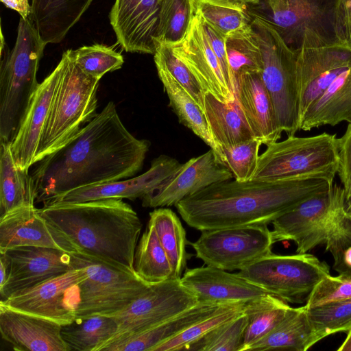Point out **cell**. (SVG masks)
I'll use <instances>...</instances> for the list:
<instances>
[{
	"label": "cell",
	"instance_id": "6da1fadb",
	"mask_svg": "<svg viewBox=\"0 0 351 351\" xmlns=\"http://www.w3.org/2000/svg\"><path fill=\"white\" fill-rule=\"evenodd\" d=\"M150 143L123 125L113 101L64 147L36 166L37 199L45 204L69 191L133 177L143 165Z\"/></svg>",
	"mask_w": 351,
	"mask_h": 351
},
{
	"label": "cell",
	"instance_id": "7a4b0ae2",
	"mask_svg": "<svg viewBox=\"0 0 351 351\" xmlns=\"http://www.w3.org/2000/svg\"><path fill=\"white\" fill-rule=\"evenodd\" d=\"M326 178L214 183L175 206L190 227L203 231L268 225L307 199L333 185Z\"/></svg>",
	"mask_w": 351,
	"mask_h": 351
},
{
	"label": "cell",
	"instance_id": "3957f363",
	"mask_svg": "<svg viewBox=\"0 0 351 351\" xmlns=\"http://www.w3.org/2000/svg\"><path fill=\"white\" fill-rule=\"evenodd\" d=\"M39 212L73 252L135 272L134 254L143 225L123 199L47 204Z\"/></svg>",
	"mask_w": 351,
	"mask_h": 351
},
{
	"label": "cell",
	"instance_id": "277c9868",
	"mask_svg": "<svg viewBox=\"0 0 351 351\" xmlns=\"http://www.w3.org/2000/svg\"><path fill=\"white\" fill-rule=\"evenodd\" d=\"M45 44L31 17L20 18L10 51L1 31L0 142H11L38 88L36 79Z\"/></svg>",
	"mask_w": 351,
	"mask_h": 351
},
{
	"label": "cell",
	"instance_id": "5b68a950",
	"mask_svg": "<svg viewBox=\"0 0 351 351\" xmlns=\"http://www.w3.org/2000/svg\"><path fill=\"white\" fill-rule=\"evenodd\" d=\"M59 64L60 79L34 164L64 147L97 114L99 80L84 74L69 50Z\"/></svg>",
	"mask_w": 351,
	"mask_h": 351
},
{
	"label": "cell",
	"instance_id": "8992f818",
	"mask_svg": "<svg viewBox=\"0 0 351 351\" xmlns=\"http://www.w3.org/2000/svg\"><path fill=\"white\" fill-rule=\"evenodd\" d=\"M339 163V141L335 134L289 135L285 140L267 145L259 155L252 180L326 178L334 181Z\"/></svg>",
	"mask_w": 351,
	"mask_h": 351
},
{
	"label": "cell",
	"instance_id": "52a82bcc",
	"mask_svg": "<svg viewBox=\"0 0 351 351\" xmlns=\"http://www.w3.org/2000/svg\"><path fill=\"white\" fill-rule=\"evenodd\" d=\"M251 26L260 45L261 75L273 104L279 128L288 136L300 130V86L297 52L267 21L251 14Z\"/></svg>",
	"mask_w": 351,
	"mask_h": 351
},
{
	"label": "cell",
	"instance_id": "ba28073f",
	"mask_svg": "<svg viewBox=\"0 0 351 351\" xmlns=\"http://www.w3.org/2000/svg\"><path fill=\"white\" fill-rule=\"evenodd\" d=\"M72 265L82 267L86 279L80 285L76 318L109 316L127 308L150 285L130 271L83 252L70 253Z\"/></svg>",
	"mask_w": 351,
	"mask_h": 351
},
{
	"label": "cell",
	"instance_id": "9c48e42d",
	"mask_svg": "<svg viewBox=\"0 0 351 351\" xmlns=\"http://www.w3.org/2000/svg\"><path fill=\"white\" fill-rule=\"evenodd\" d=\"M239 276L287 303L306 302L330 267L309 253L265 256L237 273Z\"/></svg>",
	"mask_w": 351,
	"mask_h": 351
},
{
	"label": "cell",
	"instance_id": "30bf717a",
	"mask_svg": "<svg viewBox=\"0 0 351 351\" xmlns=\"http://www.w3.org/2000/svg\"><path fill=\"white\" fill-rule=\"evenodd\" d=\"M268 225L245 226L201 231L189 245L206 265L226 271L241 270L272 254L274 244Z\"/></svg>",
	"mask_w": 351,
	"mask_h": 351
},
{
	"label": "cell",
	"instance_id": "8fae6325",
	"mask_svg": "<svg viewBox=\"0 0 351 351\" xmlns=\"http://www.w3.org/2000/svg\"><path fill=\"white\" fill-rule=\"evenodd\" d=\"M197 302L195 296L182 285L180 278H171L150 285L148 289L127 308L109 315L115 320L118 328L104 346L152 328Z\"/></svg>",
	"mask_w": 351,
	"mask_h": 351
},
{
	"label": "cell",
	"instance_id": "7c38bea8",
	"mask_svg": "<svg viewBox=\"0 0 351 351\" xmlns=\"http://www.w3.org/2000/svg\"><path fill=\"white\" fill-rule=\"evenodd\" d=\"M67 272L16 293L0 302L24 313L42 317L61 326L75 320L80 302V285L87 274L74 265Z\"/></svg>",
	"mask_w": 351,
	"mask_h": 351
},
{
	"label": "cell",
	"instance_id": "4fadbf2b",
	"mask_svg": "<svg viewBox=\"0 0 351 351\" xmlns=\"http://www.w3.org/2000/svg\"><path fill=\"white\" fill-rule=\"evenodd\" d=\"M343 193V186L333 184L276 219L271 223L274 243L292 241L297 253H306L325 244L332 210Z\"/></svg>",
	"mask_w": 351,
	"mask_h": 351
},
{
	"label": "cell",
	"instance_id": "5bb4252c",
	"mask_svg": "<svg viewBox=\"0 0 351 351\" xmlns=\"http://www.w3.org/2000/svg\"><path fill=\"white\" fill-rule=\"evenodd\" d=\"M297 69L300 124L308 108L339 75L351 69V48L335 40L302 45L297 50Z\"/></svg>",
	"mask_w": 351,
	"mask_h": 351
},
{
	"label": "cell",
	"instance_id": "9a60e30c",
	"mask_svg": "<svg viewBox=\"0 0 351 351\" xmlns=\"http://www.w3.org/2000/svg\"><path fill=\"white\" fill-rule=\"evenodd\" d=\"M0 254L8 265L7 279L0 287L1 300L74 268L69 253L52 247L20 246Z\"/></svg>",
	"mask_w": 351,
	"mask_h": 351
},
{
	"label": "cell",
	"instance_id": "2e32d148",
	"mask_svg": "<svg viewBox=\"0 0 351 351\" xmlns=\"http://www.w3.org/2000/svg\"><path fill=\"white\" fill-rule=\"evenodd\" d=\"M331 9L322 0H284L274 12L254 8L249 11L271 23L286 43L292 49L297 46V50L302 45L334 40L328 38L326 28L327 23L331 26Z\"/></svg>",
	"mask_w": 351,
	"mask_h": 351
},
{
	"label": "cell",
	"instance_id": "e0dca14e",
	"mask_svg": "<svg viewBox=\"0 0 351 351\" xmlns=\"http://www.w3.org/2000/svg\"><path fill=\"white\" fill-rule=\"evenodd\" d=\"M232 178L231 171L217 162L210 149L182 164L173 175L142 198V205L148 208L175 206L205 187Z\"/></svg>",
	"mask_w": 351,
	"mask_h": 351
},
{
	"label": "cell",
	"instance_id": "ac0fdd59",
	"mask_svg": "<svg viewBox=\"0 0 351 351\" xmlns=\"http://www.w3.org/2000/svg\"><path fill=\"white\" fill-rule=\"evenodd\" d=\"M181 165L176 158L160 155L152 160L147 171L136 177L77 188L52 198L44 205L143 198L173 175Z\"/></svg>",
	"mask_w": 351,
	"mask_h": 351
},
{
	"label": "cell",
	"instance_id": "d6986e66",
	"mask_svg": "<svg viewBox=\"0 0 351 351\" xmlns=\"http://www.w3.org/2000/svg\"><path fill=\"white\" fill-rule=\"evenodd\" d=\"M161 0H115L109 14L117 42L128 52L154 54Z\"/></svg>",
	"mask_w": 351,
	"mask_h": 351
},
{
	"label": "cell",
	"instance_id": "ffe728a7",
	"mask_svg": "<svg viewBox=\"0 0 351 351\" xmlns=\"http://www.w3.org/2000/svg\"><path fill=\"white\" fill-rule=\"evenodd\" d=\"M172 47L176 55L195 75L205 93H210L226 104L236 100L210 47L202 19L198 14L195 13L185 38Z\"/></svg>",
	"mask_w": 351,
	"mask_h": 351
},
{
	"label": "cell",
	"instance_id": "44dd1931",
	"mask_svg": "<svg viewBox=\"0 0 351 351\" xmlns=\"http://www.w3.org/2000/svg\"><path fill=\"white\" fill-rule=\"evenodd\" d=\"M180 282L202 303H247L268 293L237 273L208 265L185 269Z\"/></svg>",
	"mask_w": 351,
	"mask_h": 351
},
{
	"label": "cell",
	"instance_id": "7402d4cb",
	"mask_svg": "<svg viewBox=\"0 0 351 351\" xmlns=\"http://www.w3.org/2000/svg\"><path fill=\"white\" fill-rule=\"evenodd\" d=\"M52 320L11 308L0 302L2 338L16 351H71Z\"/></svg>",
	"mask_w": 351,
	"mask_h": 351
},
{
	"label": "cell",
	"instance_id": "603a6c76",
	"mask_svg": "<svg viewBox=\"0 0 351 351\" xmlns=\"http://www.w3.org/2000/svg\"><path fill=\"white\" fill-rule=\"evenodd\" d=\"M60 75L58 63L34 93L19 129L10 142L18 167L29 169L34 165L42 134L48 118Z\"/></svg>",
	"mask_w": 351,
	"mask_h": 351
},
{
	"label": "cell",
	"instance_id": "cb8c5ba5",
	"mask_svg": "<svg viewBox=\"0 0 351 351\" xmlns=\"http://www.w3.org/2000/svg\"><path fill=\"white\" fill-rule=\"evenodd\" d=\"M20 246L73 252L53 231L34 205H24L0 217V253Z\"/></svg>",
	"mask_w": 351,
	"mask_h": 351
},
{
	"label": "cell",
	"instance_id": "d4e9b609",
	"mask_svg": "<svg viewBox=\"0 0 351 351\" xmlns=\"http://www.w3.org/2000/svg\"><path fill=\"white\" fill-rule=\"evenodd\" d=\"M235 97L255 138L265 145L280 138L282 131L260 73L243 75L237 85Z\"/></svg>",
	"mask_w": 351,
	"mask_h": 351
},
{
	"label": "cell",
	"instance_id": "484cf974",
	"mask_svg": "<svg viewBox=\"0 0 351 351\" xmlns=\"http://www.w3.org/2000/svg\"><path fill=\"white\" fill-rule=\"evenodd\" d=\"M222 305L223 304L197 302L187 310L152 328L110 343L101 350L152 351L157 346L211 315Z\"/></svg>",
	"mask_w": 351,
	"mask_h": 351
},
{
	"label": "cell",
	"instance_id": "4316f807",
	"mask_svg": "<svg viewBox=\"0 0 351 351\" xmlns=\"http://www.w3.org/2000/svg\"><path fill=\"white\" fill-rule=\"evenodd\" d=\"M93 0H32L30 17L45 44L61 42Z\"/></svg>",
	"mask_w": 351,
	"mask_h": 351
},
{
	"label": "cell",
	"instance_id": "83f0119b",
	"mask_svg": "<svg viewBox=\"0 0 351 351\" xmlns=\"http://www.w3.org/2000/svg\"><path fill=\"white\" fill-rule=\"evenodd\" d=\"M351 123V69L339 75L303 115L300 130Z\"/></svg>",
	"mask_w": 351,
	"mask_h": 351
},
{
	"label": "cell",
	"instance_id": "f1b7e54d",
	"mask_svg": "<svg viewBox=\"0 0 351 351\" xmlns=\"http://www.w3.org/2000/svg\"><path fill=\"white\" fill-rule=\"evenodd\" d=\"M159 79L167 93L169 107L177 115L180 123L190 129L213 150L217 162L226 166L222 149L215 143L210 133L204 112L186 90L168 72L156 68Z\"/></svg>",
	"mask_w": 351,
	"mask_h": 351
},
{
	"label": "cell",
	"instance_id": "f546056e",
	"mask_svg": "<svg viewBox=\"0 0 351 351\" xmlns=\"http://www.w3.org/2000/svg\"><path fill=\"white\" fill-rule=\"evenodd\" d=\"M320 340L304 305L293 308L272 331L249 350L306 351Z\"/></svg>",
	"mask_w": 351,
	"mask_h": 351
},
{
	"label": "cell",
	"instance_id": "4dcf8cb0",
	"mask_svg": "<svg viewBox=\"0 0 351 351\" xmlns=\"http://www.w3.org/2000/svg\"><path fill=\"white\" fill-rule=\"evenodd\" d=\"M204 112L212 136L221 149L255 138L237 100L226 104L206 93Z\"/></svg>",
	"mask_w": 351,
	"mask_h": 351
},
{
	"label": "cell",
	"instance_id": "1f68e13d",
	"mask_svg": "<svg viewBox=\"0 0 351 351\" xmlns=\"http://www.w3.org/2000/svg\"><path fill=\"white\" fill-rule=\"evenodd\" d=\"M37 194L29 169L17 167L10 142H0V217L24 205H34Z\"/></svg>",
	"mask_w": 351,
	"mask_h": 351
},
{
	"label": "cell",
	"instance_id": "d6a6232c",
	"mask_svg": "<svg viewBox=\"0 0 351 351\" xmlns=\"http://www.w3.org/2000/svg\"><path fill=\"white\" fill-rule=\"evenodd\" d=\"M287 302L271 293L247 302L244 313L248 323L241 351L249 350L272 331L293 310Z\"/></svg>",
	"mask_w": 351,
	"mask_h": 351
},
{
	"label": "cell",
	"instance_id": "836d02e7",
	"mask_svg": "<svg viewBox=\"0 0 351 351\" xmlns=\"http://www.w3.org/2000/svg\"><path fill=\"white\" fill-rule=\"evenodd\" d=\"M149 223L167 255L174 277L180 278L189 256L186 250L189 242L180 219L170 208L160 207L149 213Z\"/></svg>",
	"mask_w": 351,
	"mask_h": 351
},
{
	"label": "cell",
	"instance_id": "e575fe53",
	"mask_svg": "<svg viewBox=\"0 0 351 351\" xmlns=\"http://www.w3.org/2000/svg\"><path fill=\"white\" fill-rule=\"evenodd\" d=\"M117 328L112 317L95 315L62 326L61 335L71 350L101 351Z\"/></svg>",
	"mask_w": 351,
	"mask_h": 351
},
{
	"label": "cell",
	"instance_id": "d590c367",
	"mask_svg": "<svg viewBox=\"0 0 351 351\" xmlns=\"http://www.w3.org/2000/svg\"><path fill=\"white\" fill-rule=\"evenodd\" d=\"M134 269L149 285L176 278L156 230L149 222L136 248Z\"/></svg>",
	"mask_w": 351,
	"mask_h": 351
},
{
	"label": "cell",
	"instance_id": "8d00e7d4",
	"mask_svg": "<svg viewBox=\"0 0 351 351\" xmlns=\"http://www.w3.org/2000/svg\"><path fill=\"white\" fill-rule=\"evenodd\" d=\"M226 49L236 87L240 78L247 73H261L262 53L251 24L226 37Z\"/></svg>",
	"mask_w": 351,
	"mask_h": 351
},
{
	"label": "cell",
	"instance_id": "74e56055",
	"mask_svg": "<svg viewBox=\"0 0 351 351\" xmlns=\"http://www.w3.org/2000/svg\"><path fill=\"white\" fill-rule=\"evenodd\" d=\"M195 3L202 20L226 37L252 19L247 5L234 0H195Z\"/></svg>",
	"mask_w": 351,
	"mask_h": 351
},
{
	"label": "cell",
	"instance_id": "f35d334b",
	"mask_svg": "<svg viewBox=\"0 0 351 351\" xmlns=\"http://www.w3.org/2000/svg\"><path fill=\"white\" fill-rule=\"evenodd\" d=\"M195 13V0H161L157 46L180 43L187 35Z\"/></svg>",
	"mask_w": 351,
	"mask_h": 351
},
{
	"label": "cell",
	"instance_id": "ab89813d",
	"mask_svg": "<svg viewBox=\"0 0 351 351\" xmlns=\"http://www.w3.org/2000/svg\"><path fill=\"white\" fill-rule=\"evenodd\" d=\"M247 303L222 305L215 313L197 322L176 337L160 343L152 351L187 350V348L209 331L244 313Z\"/></svg>",
	"mask_w": 351,
	"mask_h": 351
},
{
	"label": "cell",
	"instance_id": "60d3db41",
	"mask_svg": "<svg viewBox=\"0 0 351 351\" xmlns=\"http://www.w3.org/2000/svg\"><path fill=\"white\" fill-rule=\"evenodd\" d=\"M247 323V315L243 313L209 331L187 350L241 351Z\"/></svg>",
	"mask_w": 351,
	"mask_h": 351
},
{
	"label": "cell",
	"instance_id": "b9f144b4",
	"mask_svg": "<svg viewBox=\"0 0 351 351\" xmlns=\"http://www.w3.org/2000/svg\"><path fill=\"white\" fill-rule=\"evenodd\" d=\"M70 56L86 75L99 80L107 73L121 68L123 56L112 48L95 44L75 50L69 49Z\"/></svg>",
	"mask_w": 351,
	"mask_h": 351
},
{
	"label": "cell",
	"instance_id": "7bdbcfd3",
	"mask_svg": "<svg viewBox=\"0 0 351 351\" xmlns=\"http://www.w3.org/2000/svg\"><path fill=\"white\" fill-rule=\"evenodd\" d=\"M344 193L336 201L331 212L325 243L326 252L333 258V269L340 272L342 256L351 246V219L346 215L344 207Z\"/></svg>",
	"mask_w": 351,
	"mask_h": 351
},
{
	"label": "cell",
	"instance_id": "ee69618b",
	"mask_svg": "<svg viewBox=\"0 0 351 351\" xmlns=\"http://www.w3.org/2000/svg\"><path fill=\"white\" fill-rule=\"evenodd\" d=\"M308 316L321 339L351 329V298L311 308Z\"/></svg>",
	"mask_w": 351,
	"mask_h": 351
},
{
	"label": "cell",
	"instance_id": "f6af8a7d",
	"mask_svg": "<svg viewBox=\"0 0 351 351\" xmlns=\"http://www.w3.org/2000/svg\"><path fill=\"white\" fill-rule=\"evenodd\" d=\"M154 59L156 67L168 72L186 90L204 111L206 93L193 73L173 52L172 46L158 45Z\"/></svg>",
	"mask_w": 351,
	"mask_h": 351
},
{
	"label": "cell",
	"instance_id": "bcb514c9",
	"mask_svg": "<svg viewBox=\"0 0 351 351\" xmlns=\"http://www.w3.org/2000/svg\"><path fill=\"white\" fill-rule=\"evenodd\" d=\"M261 141L254 138L235 146L222 148L226 166L239 182L251 180L257 166Z\"/></svg>",
	"mask_w": 351,
	"mask_h": 351
},
{
	"label": "cell",
	"instance_id": "7dc6e473",
	"mask_svg": "<svg viewBox=\"0 0 351 351\" xmlns=\"http://www.w3.org/2000/svg\"><path fill=\"white\" fill-rule=\"evenodd\" d=\"M351 298V273L329 275L322 279L310 293L305 306L311 308Z\"/></svg>",
	"mask_w": 351,
	"mask_h": 351
},
{
	"label": "cell",
	"instance_id": "c3c4849f",
	"mask_svg": "<svg viewBox=\"0 0 351 351\" xmlns=\"http://www.w3.org/2000/svg\"><path fill=\"white\" fill-rule=\"evenodd\" d=\"M331 27L334 40L351 48V0H333Z\"/></svg>",
	"mask_w": 351,
	"mask_h": 351
},
{
	"label": "cell",
	"instance_id": "681fc988",
	"mask_svg": "<svg viewBox=\"0 0 351 351\" xmlns=\"http://www.w3.org/2000/svg\"><path fill=\"white\" fill-rule=\"evenodd\" d=\"M202 23L210 47L219 62L228 86L235 96L234 77L230 68L226 49V36L219 33L203 20Z\"/></svg>",
	"mask_w": 351,
	"mask_h": 351
},
{
	"label": "cell",
	"instance_id": "f907efd6",
	"mask_svg": "<svg viewBox=\"0 0 351 351\" xmlns=\"http://www.w3.org/2000/svg\"><path fill=\"white\" fill-rule=\"evenodd\" d=\"M339 163L337 173L346 190L351 183V123L344 134L338 138Z\"/></svg>",
	"mask_w": 351,
	"mask_h": 351
},
{
	"label": "cell",
	"instance_id": "816d5d0a",
	"mask_svg": "<svg viewBox=\"0 0 351 351\" xmlns=\"http://www.w3.org/2000/svg\"><path fill=\"white\" fill-rule=\"evenodd\" d=\"M1 1L7 8L19 12L21 17L24 19H27L31 15L32 9L29 1H23L22 0H1Z\"/></svg>",
	"mask_w": 351,
	"mask_h": 351
},
{
	"label": "cell",
	"instance_id": "f5cc1de1",
	"mask_svg": "<svg viewBox=\"0 0 351 351\" xmlns=\"http://www.w3.org/2000/svg\"><path fill=\"white\" fill-rule=\"evenodd\" d=\"M344 201L343 207L346 215L351 219V183L349 186L343 190Z\"/></svg>",
	"mask_w": 351,
	"mask_h": 351
},
{
	"label": "cell",
	"instance_id": "db71d44e",
	"mask_svg": "<svg viewBox=\"0 0 351 351\" xmlns=\"http://www.w3.org/2000/svg\"><path fill=\"white\" fill-rule=\"evenodd\" d=\"M8 277V265L4 258H0V287L5 283Z\"/></svg>",
	"mask_w": 351,
	"mask_h": 351
},
{
	"label": "cell",
	"instance_id": "11a10c76",
	"mask_svg": "<svg viewBox=\"0 0 351 351\" xmlns=\"http://www.w3.org/2000/svg\"><path fill=\"white\" fill-rule=\"evenodd\" d=\"M338 351H351V329L347 332V336L341 343V345L337 348Z\"/></svg>",
	"mask_w": 351,
	"mask_h": 351
},
{
	"label": "cell",
	"instance_id": "9f6ffc18",
	"mask_svg": "<svg viewBox=\"0 0 351 351\" xmlns=\"http://www.w3.org/2000/svg\"><path fill=\"white\" fill-rule=\"evenodd\" d=\"M284 3V0H267V5L272 12L279 10Z\"/></svg>",
	"mask_w": 351,
	"mask_h": 351
},
{
	"label": "cell",
	"instance_id": "6f0895ef",
	"mask_svg": "<svg viewBox=\"0 0 351 351\" xmlns=\"http://www.w3.org/2000/svg\"><path fill=\"white\" fill-rule=\"evenodd\" d=\"M241 3H243L244 4L248 5H256L261 3V0H234Z\"/></svg>",
	"mask_w": 351,
	"mask_h": 351
},
{
	"label": "cell",
	"instance_id": "680465c9",
	"mask_svg": "<svg viewBox=\"0 0 351 351\" xmlns=\"http://www.w3.org/2000/svg\"><path fill=\"white\" fill-rule=\"evenodd\" d=\"M22 1H29V0H22Z\"/></svg>",
	"mask_w": 351,
	"mask_h": 351
}]
</instances>
